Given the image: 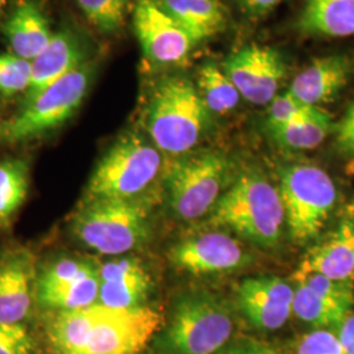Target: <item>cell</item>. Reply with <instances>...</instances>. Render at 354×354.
<instances>
[{
	"instance_id": "obj_1",
	"label": "cell",
	"mask_w": 354,
	"mask_h": 354,
	"mask_svg": "<svg viewBox=\"0 0 354 354\" xmlns=\"http://www.w3.org/2000/svg\"><path fill=\"white\" fill-rule=\"evenodd\" d=\"M210 124L194 83L185 76H167L152 89L146 112V127L160 151L178 158L193 151Z\"/></svg>"
},
{
	"instance_id": "obj_2",
	"label": "cell",
	"mask_w": 354,
	"mask_h": 354,
	"mask_svg": "<svg viewBox=\"0 0 354 354\" xmlns=\"http://www.w3.org/2000/svg\"><path fill=\"white\" fill-rule=\"evenodd\" d=\"M212 222L260 247L277 245L286 225L279 188L257 169L241 171L215 205Z\"/></svg>"
},
{
	"instance_id": "obj_3",
	"label": "cell",
	"mask_w": 354,
	"mask_h": 354,
	"mask_svg": "<svg viewBox=\"0 0 354 354\" xmlns=\"http://www.w3.org/2000/svg\"><path fill=\"white\" fill-rule=\"evenodd\" d=\"M163 168V152L151 140L127 131L109 147L89 178L88 198L134 200Z\"/></svg>"
},
{
	"instance_id": "obj_4",
	"label": "cell",
	"mask_w": 354,
	"mask_h": 354,
	"mask_svg": "<svg viewBox=\"0 0 354 354\" xmlns=\"http://www.w3.org/2000/svg\"><path fill=\"white\" fill-rule=\"evenodd\" d=\"M279 190L291 241H314L326 226L337 201V189L328 174L308 163L282 165Z\"/></svg>"
},
{
	"instance_id": "obj_5",
	"label": "cell",
	"mask_w": 354,
	"mask_h": 354,
	"mask_svg": "<svg viewBox=\"0 0 354 354\" xmlns=\"http://www.w3.org/2000/svg\"><path fill=\"white\" fill-rule=\"evenodd\" d=\"M73 231L96 252L127 253L149 235V207L138 198H88L73 219Z\"/></svg>"
},
{
	"instance_id": "obj_6",
	"label": "cell",
	"mask_w": 354,
	"mask_h": 354,
	"mask_svg": "<svg viewBox=\"0 0 354 354\" xmlns=\"http://www.w3.org/2000/svg\"><path fill=\"white\" fill-rule=\"evenodd\" d=\"M165 180L175 214L194 221L213 212L232 184V165L222 152H189L174 159Z\"/></svg>"
},
{
	"instance_id": "obj_7",
	"label": "cell",
	"mask_w": 354,
	"mask_h": 354,
	"mask_svg": "<svg viewBox=\"0 0 354 354\" xmlns=\"http://www.w3.org/2000/svg\"><path fill=\"white\" fill-rule=\"evenodd\" d=\"M234 320L227 306L207 292H192L177 304L165 344L172 354H216L227 345Z\"/></svg>"
},
{
	"instance_id": "obj_8",
	"label": "cell",
	"mask_w": 354,
	"mask_h": 354,
	"mask_svg": "<svg viewBox=\"0 0 354 354\" xmlns=\"http://www.w3.org/2000/svg\"><path fill=\"white\" fill-rule=\"evenodd\" d=\"M92 76L93 66L88 61L23 104L21 109L3 124L1 138L12 143L33 140L64 125L87 96Z\"/></svg>"
},
{
	"instance_id": "obj_9",
	"label": "cell",
	"mask_w": 354,
	"mask_h": 354,
	"mask_svg": "<svg viewBox=\"0 0 354 354\" xmlns=\"http://www.w3.org/2000/svg\"><path fill=\"white\" fill-rule=\"evenodd\" d=\"M162 323V315L146 306L114 310L97 304L95 322L77 354H140Z\"/></svg>"
},
{
	"instance_id": "obj_10",
	"label": "cell",
	"mask_w": 354,
	"mask_h": 354,
	"mask_svg": "<svg viewBox=\"0 0 354 354\" xmlns=\"http://www.w3.org/2000/svg\"><path fill=\"white\" fill-rule=\"evenodd\" d=\"M39 306L57 311L84 308L97 304L100 266L92 260L62 259L44 270L36 283Z\"/></svg>"
},
{
	"instance_id": "obj_11",
	"label": "cell",
	"mask_w": 354,
	"mask_h": 354,
	"mask_svg": "<svg viewBox=\"0 0 354 354\" xmlns=\"http://www.w3.org/2000/svg\"><path fill=\"white\" fill-rule=\"evenodd\" d=\"M133 24L145 57L158 66L183 64L198 45L155 0H138Z\"/></svg>"
},
{
	"instance_id": "obj_12",
	"label": "cell",
	"mask_w": 354,
	"mask_h": 354,
	"mask_svg": "<svg viewBox=\"0 0 354 354\" xmlns=\"http://www.w3.org/2000/svg\"><path fill=\"white\" fill-rule=\"evenodd\" d=\"M222 70L243 99L254 105H266L279 95L286 64L279 50L250 45L228 55Z\"/></svg>"
},
{
	"instance_id": "obj_13",
	"label": "cell",
	"mask_w": 354,
	"mask_h": 354,
	"mask_svg": "<svg viewBox=\"0 0 354 354\" xmlns=\"http://www.w3.org/2000/svg\"><path fill=\"white\" fill-rule=\"evenodd\" d=\"M171 259L175 266L192 274L223 273L248 263L241 244L222 232H207L178 243Z\"/></svg>"
},
{
	"instance_id": "obj_14",
	"label": "cell",
	"mask_w": 354,
	"mask_h": 354,
	"mask_svg": "<svg viewBox=\"0 0 354 354\" xmlns=\"http://www.w3.org/2000/svg\"><path fill=\"white\" fill-rule=\"evenodd\" d=\"M294 288L279 277H259L241 282L238 304L253 327L276 330L285 326L292 314Z\"/></svg>"
},
{
	"instance_id": "obj_15",
	"label": "cell",
	"mask_w": 354,
	"mask_h": 354,
	"mask_svg": "<svg viewBox=\"0 0 354 354\" xmlns=\"http://www.w3.org/2000/svg\"><path fill=\"white\" fill-rule=\"evenodd\" d=\"M32 62V80L26 89L24 104L38 96L87 61V48L71 29L53 35L49 45Z\"/></svg>"
},
{
	"instance_id": "obj_16",
	"label": "cell",
	"mask_w": 354,
	"mask_h": 354,
	"mask_svg": "<svg viewBox=\"0 0 354 354\" xmlns=\"http://www.w3.org/2000/svg\"><path fill=\"white\" fill-rule=\"evenodd\" d=\"M354 74V59L348 54H330L308 64L291 82V95L310 106L333 100Z\"/></svg>"
},
{
	"instance_id": "obj_17",
	"label": "cell",
	"mask_w": 354,
	"mask_h": 354,
	"mask_svg": "<svg viewBox=\"0 0 354 354\" xmlns=\"http://www.w3.org/2000/svg\"><path fill=\"white\" fill-rule=\"evenodd\" d=\"M36 273L33 254L15 250L0 259V322L20 324L32 307Z\"/></svg>"
},
{
	"instance_id": "obj_18",
	"label": "cell",
	"mask_w": 354,
	"mask_h": 354,
	"mask_svg": "<svg viewBox=\"0 0 354 354\" xmlns=\"http://www.w3.org/2000/svg\"><path fill=\"white\" fill-rule=\"evenodd\" d=\"M151 289V279L137 259H117L100 266L97 304L114 310L142 307Z\"/></svg>"
},
{
	"instance_id": "obj_19",
	"label": "cell",
	"mask_w": 354,
	"mask_h": 354,
	"mask_svg": "<svg viewBox=\"0 0 354 354\" xmlns=\"http://www.w3.org/2000/svg\"><path fill=\"white\" fill-rule=\"evenodd\" d=\"M298 269L317 272L336 281L353 282L354 215L345 216L337 227L315 244Z\"/></svg>"
},
{
	"instance_id": "obj_20",
	"label": "cell",
	"mask_w": 354,
	"mask_h": 354,
	"mask_svg": "<svg viewBox=\"0 0 354 354\" xmlns=\"http://www.w3.org/2000/svg\"><path fill=\"white\" fill-rule=\"evenodd\" d=\"M12 54L33 61L53 37L48 19L33 1L20 4L3 28Z\"/></svg>"
},
{
	"instance_id": "obj_21",
	"label": "cell",
	"mask_w": 354,
	"mask_h": 354,
	"mask_svg": "<svg viewBox=\"0 0 354 354\" xmlns=\"http://www.w3.org/2000/svg\"><path fill=\"white\" fill-rule=\"evenodd\" d=\"M298 26L311 36H354V0H304Z\"/></svg>"
},
{
	"instance_id": "obj_22",
	"label": "cell",
	"mask_w": 354,
	"mask_h": 354,
	"mask_svg": "<svg viewBox=\"0 0 354 354\" xmlns=\"http://www.w3.org/2000/svg\"><path fill=\"white\" fill-rule=\"evenodd\" d=\"M200 44L225 28L223 8L216 0H155Z\"/></svg>"
},
{
	"instance_id": "obj_23",
	"label": "cell",
	"mask_w": 354,
	"mask_h": 354,
	"mask_svg": "<svg viewBox=\"0 0 354 354\" xmlns=\"http://www.w3.org/2000/svg\"><path fill=\"white\" fill-rule=\"evenodd\" d=\"M333 129L335 125L329 113L315 106L311 113L289 124L269 129V133L281 147L301 151L317 149L333 131Z\"/></svg>"
},
{
	"instance_id": "obj_24",
	"label": "cell",
	"mask_w": 354,
	"mask_h": 354,
	"mask_svg": "<svg viewBox=\"0 0 354 354\" xmlns=\"http://www.w3.org/2000/svg\"><path fill=\"white\" fill-rule=\"evenodd\" d=\"M352 304L335 299L302 283H295L292 314L304 323L317 327H340L349 315Z\"/></svg>"
},
{
	"instance_id": "obj_25",
	"label": "cell",
	"mask_w": 354,
	"mask_h": 354,
	"mask_svg": "<svg viewBox=\"0 0 354 354\" xmlns=\"http://www.w3.org/2000/svg\"><path fill=\"white\" fill-rule=\"evenodd\" d=\"M196 87L210 113L226 114L241 102V93L222 67L209 62L197 73Z\"/></svg>"
},
{
	"instance_id": "obj_26",
	"label": "cell",
	"mask_w": 354,
	"mask_h": 354,
	"mask_svg": "<svg viewBox=\"0 0 354 354\" xmlns=\"http://www.w3.org/2000/svg\"><path fill=\"white\" fill-rule=\"evenodd\" d=\"M29 189V167L23 159L0 162V226L10 223Z\"/></svg>"
},
{
	"instance_id": "obj_27",
	"label": "cell",
	"mask_w": 354,
	"mask_h": 354,
	"mask_svg": "<svg viewBox=\"0 0 354 354\" xmlns=\"http://www.w3.org/2000/svg\"><path fill=\"white\" fill-rule=\"evenodd\" d=\"M89 23L104 33H113L125 23L129 0H76Z\"/></svg>"
},
{
	"instance_id": "obj_28",
	"label": "cell",
	"mask_w": 354,
	"mask_h": 354,
	"mask_svg": "<svg viewBox=\"0 0 354 354\" xmlns=\"http://www.w3.org/2000/svg\"><path fill=\"white\" fill-rule=\"evenodd\" d=\"M32 80V62L15 54L0 55V93L11 97L26 92Z\"/></svg>"
},
{
	"instance_id": "obj_29",
	"label": "cell",
	"mask_w": 354,
	"mask_h": 354,
	"mask_svg": "<svg viewBox=\"0 0 354 354\" xmlns=\"http://www.w3.org/2000/svg\"><path fill=\"white\" fill-rule=\"evenodd\" d=\"M292 279L295 283H302L314 290L327 294L345 304H353V282H344L328 279L317 272L297 269Z\"/></svg>"
},
{
	"instance_id": "obj_30",
	"label": "cell",
	"mask_w": 354,
	"mask_h": 354,
	"mask_svg": "<svg viewBox=\"0 0 354 354\" xmlns=\"http://www.w3.org/2000/svg\"><path fill=\"white\" fill-rule=\"evenodd\" d=\"M314 108L315 106H310L297 100L289 91L286 93L277 95L272 102H269L268 121H266L268 130L289 124L294 120L304 117L311 113Z\"/></svg>"
},
{
	"instance_id": "obj_31",
	"label": "cell",
	"mask_w": 354,
	"mask_h": 354,
	"mask_svg": "<svg viewBox=\"0 0 354 354\" xmlns=\"http://www.w3.org/2000/svg\"><path fill=\"white\" fill-rule=\"evenodd\" d=\"M298 354H346L339 336L327 329L306 333L298 342Z\"/></svg>"
},
{
	"instance_id": "obj_32",
	"label": "cell",
	"mask_w": 354,
	"mask_h": 354,
	"mask_svg": "<svg viewBox=\"0 0 354 354\" xmlns=\"http://www.w3.org/2000/svg\"><path fill=\"white\" fill-rule=\"evenodd\" d=\"M33 340L21 324L0 322V354H32Z\"/></svg>"
},
{
	"instance_id": "obj_33",
	"label": "cell",
	"mask_w": 354,
	"mask_h": 354,
	"mask_svg": "<svg viewBox=\"0 0 354 354\" xmlns=\"http://www.w3.org/2000/svg\"><path fill=\"white\" fill-rule=\"evenodd\" d=\"M333 131L337 149L345 155L354 156V102L346 109L340 122L335 125Z\"/></svg>"
},
{
	"instance_id": "obj_34",
	"label": "cell",
	"mask_w": 354,
	"mask_h": 354,
	"mask_svg": "<svg viewBox=\"0 0 354 354\" xmlns=\"http://www.w3.org/2000/svg\"><path fill=\"white\" fill-rule=\"evenodd\" d=\"M216 354H279L273 348L261 342L243 340L234 344H227Z\"/></svg>"
},
{
	"instance_id": "obj_35",
	"label": "cell",
	"mask_w": 354,
	"mask_h": 354,
	"mask_svg": "<svg viewBox=\"0 0 354 354\" xmlns=\"http://www.w3.org/2000/svg\"><path fill=\"white\" fill-rule=\"evenodd\" d=\"M337 336L346 354H354V314H349L344 319L339 327Z\"/></svg>"
},
{
	"instance_id": "obj_36",
	"label": "cell",
	"mask_w": 354,
	"mask_h": 354,
	"mask_svg": "<svg viewBox=\"0 0 354 354\" xmlns=\"http://www.w3.org/2000/svg\"><path fill=\"white\" fill-rule=\"evenodd\" d=\"M282 0H241L244 8L253 16H263L274 10Z\"/></svg>"
},
{
	"instance_id": "obj_37",
	"label": "cell",
	"mask_w": 354,
	"mask_h": 354,
	"mask_svg": "<svg viewBox=\"0 0 354 354\" xmlns=\"http://www.w3.org/2000/svg\"><path fill=\"white\" fill-rule=\"evenodd\" d=\"M4 3H6V0H0V8L4 6Z\"/></svg>"
}]
</instances>
